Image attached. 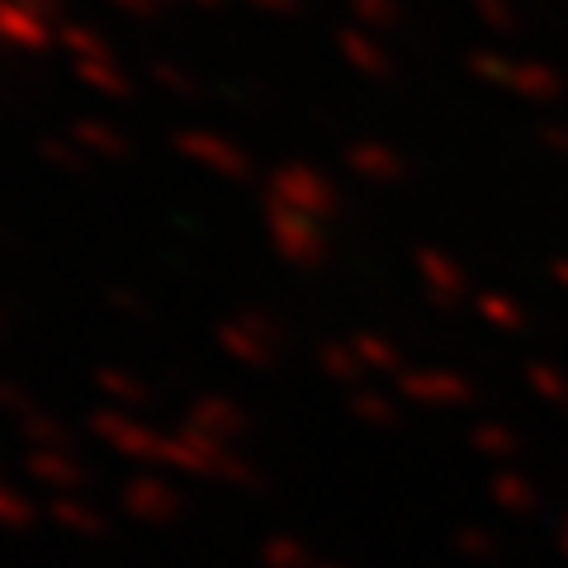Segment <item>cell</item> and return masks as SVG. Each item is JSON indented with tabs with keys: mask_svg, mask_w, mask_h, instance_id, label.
Instances as JSON below:
<instances>
[{
	"mask_svg": "<svg viewBox=\"0 0 568 568\" xmlns=\"http://www.w3.org/2000/svg\"><path fill=\"white\" fill-rule=\"evenodd\" d=\"M555 280L564 284V290H568V261H559V265H555Z\"/></svg>",
	"mask_w": 568,
	"mask_h": 568,
	"instance_id": "cb8c5ba5",
	"label": "cell"
},
{
	"mask_svg": "<svg viewBox=\"0 0 568 568\" xmlns=\"http://www.w3.org/2000/svg\"><path fill=\"white\" fill-rule=\"evenodd\" d=\"M355 355H361L365 369H379V375H398V369H403L398 346L388 342V336H375V332H365L361 342H355Z\"/></svg>",
	"mask_w": 568,
	"mask_h": 568,
	"instance_id": "4fadbf2b",
	"label": "cell"
},
{
	"mask_svg": "<svg viewBox=\"0 0 568 568\" xmlns=\"http://www.w3.org/2000/svg\"><path fill=\"white\" fill-rule=\"evenodd\" d=\"M346 166L361 175V181H369V185H398L403 175H407L403 156L394 148H351L346 152Z\"/></svg>",
	"mask_w": 568,
	"mask_h": 568,
	"instance_id": "30bf717a",
	"label": "cell"
},
{
	"mask_svg": "<svg viewBox=\"0 0 568 568\" xmlns=\"http://www.w3.org/2000/svg\"><path fill=\"white\" fill-rule=\"evenodd\" d=\"M564 555H568V521H564Z\"/></svg>",
	"mask_w": 568,
	"mask_h": 568,
	"instance_id": "d4e9b609",
	"label": "cell"
},
{
	"mask_svg": "<svg viewBox=\"0 0 568 568\" xmlns=\"http://www.w3.org/2000/svg\"><path fill=\"white\" fill-rule=\"evenodd\" d=\"M77 142H85V156H104V162H110V156H123V138L100 129V123H81Z\"/></svg>",
	"mask_w": 568,
	"mask_h": 568,
	"instance_id": "d6986e66",
	"label": "cell"
},
{
	"mask_svg": "<svg viewBox=\"0 0 568 568\" xmlns=\"http://www.w3.org/2000/svg\"><path fill=\"white\" fill-rule=\"evenodd\" d=\"M317 365L327 369V379H336V384H355L365 375V365L355 361L351 351H342V342H327L323 351H317Z\"/></svg>",
	"mask_w": 568,
	"mask_h": 568,
	"instance_id": "e0dca14e",
	"label": "cell"
},
{
	"mask_svg": "<svg viewBox=\"0 0 568 568\" xmlns=\"http://www.w3.org/2000/svg\"><path fill=\"white\" fill-rule=\"evenodd\" d=\"M185 426H190V432H200V436L227 440V436H242V432H246V413H242L237 403L219 398V394H204V398H194V403H190Z\"/></svg>",
	"mask_w": 568,
	"mask_h": 568,
	"instance_id": "52a82bcc",
	"label": "cell"
},
{
	"mask_svg": "<svg viewBox=\"0 0 568 568\" xmlns=\"http://www.w3.org/2000/svg\"><path fill=\"white\" fill-rule=\"evenodd\" d=\"M29 469H33V478H39L43 488L62 493V497H71L77 488H85V484H91V474L81 469V459L71 455V450H33Z\"/></svg>",
	"mask_w": 568,
	"mask_h": 568,
	"instance_id": "ba28073f",
	"label": "cell"
},
{
	"mask_svg": "<svg viewBox=\"0 0 568 568\" xmlns=\"http://www.w3.org/2000/svg\"><path fill=\"white\" fill-rule=\"evenodd\" d=\"M100 388L114 403H133V407H142V403L152 398V384L138 379V375H123V369H100Z\"/></svg>",
	"mask_w": 568,
	"mask_h": 568,
	"instance_id": "2e32d148",
	"label": "cell"
},
{
	"mask_svg": "<svg viewBox=\"0 0 568 568\" xmlns=\"http://www.w3.org/2000/svg\"><path fill=\"white\" fill-rule=\"evenodd\" d=\"M351 413L361 417V422H379V426H394L398 422V407L388 403L384 394H355L351 398Z\"/></svg>",
	"mask_w": 568,
	"mask_h": 568,
	"instance_id": "ffe728a7",
	"label": "cell"
},
{
	"mask_svg": "<svg viewBox=\"0 0 568 568\" xmlns=\"http://www.w3.org/2000/svg\"><path fill=\"white\" fill-rule=\"evenodd\" d=\"M493 503L503 511H511V517H526V511H536L540 493H536V484H526L521 474H497L493 478Z\"/></svg>",
	"mask_w": 568,
	"mask_h": 568,
	"instance_id": "7c38bea8",
	"label": "cell"
},
{
	"mask_svg": "<svg viewBox=\"0 0 568 568\" xmlns=\"http://www.w3.org/2000/svg\"><path fill=\"white\" fill-rule=\"evenodd\" d=\"M0 517H6L10 526H33V517H39V507L29 503V497H14L0 488Z\"/></svg>",
	"mask_w": 568,
	"mask_h": 568,
	"instance_id": "7402d4cb",
	"label": "cell"
},
{
	"mask_svg": "<svg viewBox=\"0 0 568 568\" xmlns=\"http://www.w3.org/2000/svg\"><path fill=\"white\" fill-rule=\"evenodd\" d=\"M417 280H422V290L432 304H455L459 294H465V271L450 261V256H440V252H417Z\"/></svg>",
	"mask_w": 568,
	"mask_h": 568,
	"instance_id": "9c48e42d",
	"label": "cell"
},
{
	"mask_svg": "<svg viewBox=\"0 0 568 568\" xmlns=\"http://www.w3.org/2000/svg\"><path fill=\"white\" fill-rule=\"evenodd\" d=\"M317 568H342V564H317Z\"/></svg>",
	"mask_w": 568,
	"mask_h": 568,
	"instance_id": "484cf974",
	"label": "cell"
},
{
	"mask_svg": "<svg viewBox=\"0 0 568 568\" xmlns=\"http://www.w3.org/2000/svg\"><path fill=\"white\" fill-rule=\"evenodd\" d=\"M48 511H52V521H58L62 530H77V536H100V530H104V517H100L91 503H85L81 493L58 497V503H52Z\"/></svg>",
	"mask_w": 568,
	"mask_h": 568,
	"instance_id": "8fae6325",
	"label": "cell"
},
{
	"mask_svg": "<svg viewBox=\"0 0 568 568\" xmlns=\"http://www.w3.org/2000/svg\"><path fill=\"white\" fill-rule=\"evenodd\" d=\"M403 394L422 403V407H465L474 403V384L465 375H450V369H407L398 379Z\"/></svg>",
	"mask_w": 568,
	"mask_h": 568,
	"instance_id": "5b68a950",
	"label": "cell"
},
{
	"mask_svg": "<svg viewBox=\"0 0 568 568\" xmlns=\"http://www.w3.org/2000/svg\"><path fill=\"white\" fill-rule=\"evenodd\" d=\"M526 379H530V388H536L540 398L564 403V407H568V379L559 375V369H549V365H530V369H526Z\"/></svg>",
	"mask_w": 568,
	"mask_h": 568,
	"instance_id": "44dd1931",
	"label": "cell"
},
{
	"mask_svg": "<svg viewBox=\"0 0 568 568\" xmlns=\"http://www.w3.org/2000/svg\"><path fill=\"white\" fill-rule=\"evenodd\" d=\"M181 152L190 156L194 166H204V171H213V175H227V181H242V175L252 171L246 152H237L233 142L209 138V133H185V138H181Z\"/></svg>",
	"mask_w": 568,
	"mask_h": 568,
	"instance_id": "8992f818",
	"label": "cell"
},
{
	"mask_svg": "<svg viewBox=\"0 0 568 568\" xmlns=\"http://www.w3.org/2000/svg\"><path fill=\"white\" fill-rule=\"evenodd\" d=\"M478 313H484L493 327H503V332H517L526 323V308L517 304V298H507V294H484L478 298Z\"/></svg>",
	"mask_w": 568,
	"mask_h": 568,
	"instance_id": "ac0fdd59",
	"label": "cell"
},
{
	"mask_svg": "<svg viewBox=\"0 0 568 568\" xmlns=\"http://www.w3.org/2000/svg\"><path fill=\"white\" fill-rule=\"evenodd\" d=\"M261 564H265V568H317V559L308 555V545L294 540V536L265 540V545H261Z\"/></svg>",
	"mask_w": 568,
	"mask_h": 568,
	"instance_id": "5bb4252c",
	"label": "cell"
},
{
	"mask_svg": "<svg viewBox=\"0 0 568 568\" xmlns=\"http://www.w3.org/2000/svg\"><path fill=\"white\" fill-rule=\"evenodd\" d=\"M474 450L478 455H488V459H511V455H521V440L517 432H507L503 422H484V426H474Z\"/></svg>",
	"mask_w": 568,
	"mask_h": 568,
	"instance_id": "9a60e30c",
	"label": "cell"
},
{
	"mask_svg": "<svg viewBox=\"0 0 568 568\" xmlns=\"http://www.w3.org/2000/svg\"><path fill=\"white\" fill-rule=\"evenodd\" d=\"M123 511L142 526H171V521H181L185 497L175 493L166 478H133V484L123 488Z\"/></svg>",
	"mask_w": 568,
	"mask_h": 568,
	"instance_id": "277c9868",
	"label": "cell"
},
{
	"mask_svg": "<svg viewBox=\"0 0 568 568\" xmlns=\"http://www.w3.org/2000/svg\"><path fill=\"white\" fill-rule=\"evenodd\" d=\"M219 346L233 355V361L261 369V365L275 361V351H280V327L271 323V317H261V313H242V317H233V323L219 327Z\"/></svg>",
	"mask_w": 568,
	"mask_h": 568,
	"instance_id": "3957f363",
	"label": "cell"
},
{
	"mask_svg": "<svg viewBox=\"0 0 568 568\" xmlns=\"http://www.w3.org/2000/svg\"><path fill=\"white\" fill-rule=\"evenodd\" d=\"M265 237H271L275 256L298 265V271H317V265L327 261V227L308 219V213L265 204Z\"/></svg>",
	"mask_w": 568,
	"mask_h": 568,
	"instance_id": "7a4b0ae2",
	"label": "cell"
},
{
	"mask_svg": "<svg viewBox=\"0 0 568 568\" xmlns=\"http://www.w3.org/2000/svg\"><path fill=\"white\" fill-rule=\"evenodd\" d=\"M265 204L308 213V219L323 223V219H336V213H342V190L308 162H284L271 171V181H265Z\"/></svg>",
	"mask_w": 568,
	"mask_h": 568,
	"instance_id": "6da1fadb",
	"label": "cell"
},
{
	"mask_svg": "<svg viewBox=\"0 0 568 568\" xmlns=\"http://www.w3.org/2000/svg\"><path fill=\"white\" fill-rule=\"evenodd\" d=\"M459 549H465L469 559H493L497 555V540L484 536V530H465V536H459Z\"/></svg>",
	"mask_w": 568,
	"mask_h": 568,
	"instance_id": "603a6c76",
	"label": "cell"
}]
</instances>
